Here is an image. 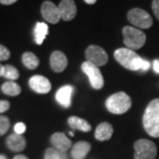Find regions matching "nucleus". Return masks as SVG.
Here are the masks:
<instances>
[{
    "label": "nucleus",
    "instance_id": "f257e3e1",
    "mask_svg": "<svg viewBox=\"0 0 159 159\" xmlns=\"http://www.w3.org/2000/svg\"><path fill=\"white\" fill-rule=\"evenodd\" d=\"M142 123L148 135L159 138V98L148 103L143 114Z\"/></svg>",
    "mask_w": 159,
    "mask_h": 159
},
{
    "label": "nucleus",
    "instance_id": "f03ea898",
    "mask_svg": "<svg viewBox=\"0 0 159 159\" xmlns=\"http://www.w3.org/2000/svg\"><path fill=\"white\" fill-rule=\"evenodd\" d=\"M114 57L125 68L131 71H141L144 59L128 48H120L114 52Z\"/></svg>",
    "mask_w": 159,
    "mask_h": 159
},
{
    "label": "nucleus",
    "instance_id": "7ed1b4c3",
    "mask_svg": "<svg viewBox=\"0 0 159 159\" xmlns=\"http://www.w3.org/2000/svg\"><path fill=\"white\" fill-rule=\"evenodd\" d=\"M106 108L113 114H123L132 106L131 97L125 92H118L107 98L105 102Z\"/></svg>",
    "mask_w": 159,
    "mask_h": 159
},
{
    "label": "nucleus",
    "instance_id": "20e7f679",
    "mask_svg": "<svg viewBox=\"0 0 159 159\" xmlns=\"http://www.w3.org/2000/svg\"><path fill=\"white\" fill-rule=\"evenodd\" d=\"M124 43L126 48L135 51L141 49L146 43V34L140 29L134 27L125 26L122 29Z\"/></svg>",
    "mask_w": 159,
    "mask_h": 159
},
{
    "label": "nucleus",
    "instance_id": "39448f33",
    "mask_svg": "<svg viewBox=\"0 0 159 159\" xmlns=\"http://www.w3.org/2000/svg\"><path fill=\"white\" fill-rule=\"evenodd\" d=\"M134 159H156L157 148L153 142L141 139L134 142Z\"/></svg>",
    "mask_w": 159,
    "mask_h": 159
},
{
    "label": "nucleus",
    "instance_id": "423d86ee",
    "mask_svg": "<svg viewBox=\"0 0 159 159\" xmlns=\"http://www.w3.org/2000/svg\"><path fill=\"white\" fill-rule=\"evenodd\" d=\"M128 21L137 28L142 29H148L153 25L152 17L148 12L141 8H133L127 12Z\"/></svg>",
    "mask_w": 159,
    "mask_h": 159
},
{
    "label": "nucleus",
    "instance_id": "0eeeda50",
    "mask_svg": "<svg viewBox=\"0 0 159 159\" xmlns=\"http://www.w3.org/2000/svg\"><path fill=\"white\" fill-rule=\"evenodd\" d=\"M81 70L89 77L93 89H101L103 87L104 80H103L102 73L98 66L89 61H85L81 65Z\"/></svg>",
    "mask_w": 159,
    "mask_h": 159
},
{
    "label": "nucleus",
    "instance_id": "6e6552de",
    "mask_svg": "<svg viewBox=\"0 0 159 159\" xmlns=\"http://www.w3.org/2000/svg\"><path fill=\"white\" fill-rule=\"evenodd\" d=\"M87 61H89L97 66H103L109 60L107 52L102 47L97 45H90L88 47L85 52Z\"/></svg>",
    "mask_w": 159,
    "mask_h": 159
},
{
    "label": "nucleus",
    "instance_id": "1a4fd4ad",
    "mask_svg": "<svg viewBox=\"0 0 159 159\" xmlns=\"http://www.w3.org/2000/svg\"><path fill=\"white\" fill-rule=\"evenodd\" d=\"M41 13L46 21L51 24H57L61 19L58 7L51 1H45L43 3L41 6Z\"/></svg>",
    "mask_w": 159,
    "mask_h": 159
},
{
    "label": "nucleus",
    "instance_id": "9d476101",
    "mask_svg": "<svg viewBox=\"0 0 159 159\" xmlns=\"http://www.w3.org/2000/svg\"><path fill=\"white\" fill-rule=\"evenodd\" d=\"M29 87L38 94H47L51 89L50 80L44 76L34 75L29 80Z\"/></svg>",
    "mask_w": 159,
    "mask_h": 159
},
{
    "label": "nucleus",
    "instance_id": "9b49d317",
    "mask_svg": "<svg viewBox=\"0 0 159 159\" xmlns=\"http://www.w3.org/2000/svg\"><path fill=\"white\" fill-rule=\"evenodd\" d=\"M61 19L65 21H70L75 18L77 7L74 0H62L58 6Z\"/></svg>",
    "mask_w": 159,
    "mask_h": 159
},
{
    "label": "nucleus",
    "instance_id": "f8f14e48",
    "mask_svg": "<svg viewBox=\"0 0 159 159\" xmlns=\"http://www.w3.org/2000/svg\"><path fill=\"white\" fill-rule=\"evenodd\" d=\"M51 69L56 73H61L67 66V57L59 51H55L52 52L50 58Z\"/></svg>",
    "mask_w": 159,
    "mask_h": 159
},
{
    "label": "nucleus",
    "instance_id": "ddd939ff",
    "mask_svg": "<svg viewBox=\"0 0 159 159\" xmlns=\"http://www.w3.org/2000/svg\"><path fill=\"white\" fill-rule=\"evenodd\" d=\"M74 93V87L66 85L61 87L56 93V99L63 107L68 108L72 103V96Z\"/></svg>",
    "mask_w": 159,
    "mask_h": 159
},
{
    "label": "nucleus",
    "instance_id": "4468645a",
    "mask_svg": "<svg viewBox=\"0 0 159 159\" xmlns=\"http://www.w3.org/2000/svg\"><path fill=\"white\" fill-rule=\"evenodd\" d=\"M51 144L53 148L57 149L59 152H66L72 147V142L63 133H55L51 138Z\"/></svg>",
    "mask_w": 159,
    "mask_h": 159
},
{
    "label": "nucleus",
    "instance_id": "2eb2a0df",
    "mask_svg": "<svg viewBox=\"0 0 159 159\" xmlns=\"http://www.w3.org/2000/svg\"><path fill=\"white\" fill-rule=\"evenodd\" d=\"M6 146L14 152L22 151L26 148V140L21 134H12L6 139Z\"/></svg>",
    "mask_w": 159,
    "mask_h": 159
},
{
    "label": "nucleus",
    "instance_id": "dca6fc26",
    "mask_svg": "<svg viewBox=\"0 0 159 159\" xmlns=\"http://www.w3.org/2000/svg\"><path fill=\"white\" fill-rule=\"evenodd\" d=\"M113 134V127L108 122H102L100 125H97L95 137L100 142H104L110 140Z\"/></svg>",
    "mask_w": 159,
    "mask_h": 159
},
{
    "label": "nucleus",
    "instance_id": "f3484780",
    "mask_svg": "<svg viewBox=\"0 0 159 159\" xmlns=\"http://www.w3.org/2000/svg\"><path fill=\"white\" fill-rule=\"evenodd\" d=\"M91 148L90 143L88 142H76L72 148L71 157L73 159H84Z\"/></svg>",
    "mask_w": 159,
    "mask_h": 159
},
{
    "label": "nucleus",
    "instance_id": "a211bd4d",
    "mask_svg": "<svg viewBox=\"0 0 159 159\" xmlns=\"http://www.w3.org/2000/svg\"><path fill=\"white\" fill-rule=\"evenodd\" d=\"M68 125L73 130H80L82 132H89L91 130L90 124L83 119L76 116H72L68 119Z\"/></svg>",
    "mask_w": 159,
    "mask_h": 159
},
{
    "label": "nucleus",
    "instance_id": "6ab92c4d",
    "mask_svg": "<svg viewBox=\"0 0 159 159\" xmlns=\"http://www.w3.org/2000/svg\"><path fill=\"white\" fill-rule=\"evenodd\" d=\"M48 33H49L48 25L43 22H37L34 29V42L38 45H41L46 38Z\"/></svg>",
    "mask_w": 159,
    "mask_h": 159
},
{
    "label": "nucleus",
    "instance_id": "aec40b11",
    "mask_svg": "<svg viewBox=\"0 0 159 159\" xmlns=\"http://www.w3.org/2000/svg\"><path fill=\"white\" fill-rule=\"evenodd\" d=\"M22 62L27 68L34 70L39 66L40 60L33 52L27 51L22 55Z\"/></svg>",
    "mask_w": 159,
    "mask_h": 159
},
{
    "label": "nucleus",
    "instance_id": "412c9836",
    "mask_svg": "<svg viewBox=\"0 0 159 159\" xmlns=\"http://www.w3.org/2000/svg\"><path fill=\"white\" fill-rule=\"evenodd\" d=\"M1 89L3 91V93H5L6 95H8V96H11V97L18 96L21 92V89H20V85L13 81L5 82L1 87Z\"/></svg>",
    "mask_w": 159,
    "mask_h": 159
},
{
    "label": "nucleus",
    "instance_id": "4be33fe9",
    "mask_svg": "<svg viewBox=\"0 0 159 159\" xmlns=\"http://www.w3.org/2000/svg\"><path fill=\"white\" fill-rule=\"evenodd\" d=\"M3 76L6 78V79L11 80H17L20 76V73L18 71V69L16 67H14L11 65H6L4 66V74Z\"/></svg>",
    "mask_w": 159,
    "mask_h": 159
},
{
    "label": "nucleus",
    "instance_id": "5701e85b",
    "mask_svg": "<svg viewBox=\"0 0 159 159\" xmlns=\"http://www.w3.org/2000/svg\"><path fill=\"white\" fill-rule=\"evenodd\" d=\"M10 128V120L6 116H0V136L6 134Z\"/></svg>",
    "mask_w": 159,
    "mask_h": 159
},
{
    "label": "nucleus",
    "instance_id": "b1692460",
    "mask_svg": "<svg viewBox=\"0 0 159 159\" xmlns=\"http://www.w3.org/2000/svg\"><path fill=\"white\" fill-rule=\"evenodd\" d=\"M44 159H61V152L55 148H48L44 154Z\"/></svg>",
    "mask_w": 159,
    "mask_h": 159
},
{
    "label": "nucleus",
    "instance_id": "393cba45",
    "mask_svg": "<svg viewBox=\"0 0 159 159\" xmlns=\"http://www.w3.org/2000/svg\"><path fill=\"white\" fill-rule=\"evenodd\" d=\"M11 52L4 45L0 44V61H6L10 58Z\"/></svg>",
    "mask_w": 159,
    "mask_h": 159
},
{
    "label": "nucleus",
    "instance_id": "a878e982",
    "mask_svg": "<svg viewBox=\"0 0 159 159\" xmlns=\"http://www.w3.org/2000/svg\"><path fill=\"white\" fill-rule=\"evenodd\" d=\"M14 131L18 134H22L23 133L26 131V125L23 123H17L14 125Z\"/></svg>",
    "mask_w": 159,
    "mask_h": 159
},
{
    "label": "nucleus",
    "instance_id": "bb28decb",
    "mask_svg": "<svg viewBox=\"0 0 159 159\" xmlns=\"http://www.w3.org/2000/svg\"><path fill=\"white\" fill-rule=\"evenodd\" d=\"M152 10L154 14L159 20V0H153L152 2Z\"/></svg>",
    "mask_w": 159,
    "mask_h": 159
},
{
    "label": "nucleus",
    "instance_id": "cd10ccee",
    "mask_svg": "<svg viewBox=\"0 0 159 159\" xmlns=\"http://www.w3.org/2000/svg\"><path fill=\"white\" fill-rule=\"evenodd\" d=\"M10 108V102L5 100H0V113L5 112Z\"/></svg>",
    "mask_w": 159,
    "mask_h": 159
},
{
    "label": "nucleus",
    "instance_id": "c85d7f7f",
    "mask_svg": "<svg viewBox=\"0 0 159 159\" xmlns=\"http://www.w3.org/2000/svg\"><path fill=\"white\" fill-rule=\"evenodd\" d=\"M150 67V63L148 62V60H145L144 59V62H143V65H142V68L141 71L142 72H146V71H148V69Z\"/></svg>",
    "mask_w": 159,
    "mask_h": 159
},
{
    "label": "nucleus",
    "instance_id": "c756f323",
    "mask_svg": "<svg viewBox=\"0 0 159 159\" xmlns=\"http://www.w3.org/2000/svg\"><path fill=\"white\" fill-rule=\"evenodd\" d=\"M18 0H0V4L5 5V6H9V5H12L15 2H17Z\"/></svg>",
    "mask_w": 159,
    "mask_h": 159
},
{
    "label": "nucleus",
    "instance_id": "7c9ffc66",
    "mask_svg": "<svg viewBox=\"0 0 159 159\" xmlns=\"http://www.w3.org/2000/svg\"><path fill=\"white\" fill-rule=\"evenodd\" d=\"M153 68H154V71H155L157 74H159V60L158 59H155V60H154Z\"/></svg>",
    "mask_w": 159,
    "mask_h": 159
},
{
    "label": "nucleus",
    "instance_id": "2f4dec72",
    "mask_svg": "<svg viewBox=\"0 0 159 159\" xmlns=\"http://www.w3.org/2000/svg\"><path fill=\"white\" fill-rule=\"evenodd\" d=\"M13 159H29L26 156H24V155H17V156H15Z\"/></svg>",
    "mask_w": 159,
    "mask_h": 159
},
{
    "label": "nucleus",
    "instance_id": "473e14b6",
    "mask_svg": "<svg viewBox=\"0 0 159 159\" xmlns=\"http://www.w3.org/2000/svg\"><path fill=\"white\" fill-rule=\"evenodd\" d=\"M84 1L89 5H94L97 2V0H84Z\"/></svg>",
    "mask_w": 159,
    "mask_h": 159
},
{
    "label": "nucleus",
    "instance_id": "72a5a7b5",
    "mask_svg": "<svg viewBox=\"0 0 159 159\" xmlns=\"http://www.w3.org/2000/svg\"><path fill=\"white\" fill-rule=\"evenodd\" d=\"M3 74H4V66L0 64V77L3 76Z\"/></svg>",
    "mask_w": 159,
    "mask_h": 159
},
{
    "label": "nucleus",
    "instance_id": "f704fd0d",
    "mask_svg": "<svg viewBox=\"0 0 159 159\" xmlns=\"http://www.w3.org/2000/svg\"><path fill=\"white\" fill-rule=\"evenodd\" d=\"M61 159H67V157H66V155L64 153V152H61Z\"/></svg>",
    "mask_w": 159,
    "mask_h": 159
},
{
    "label": "nucleus",
    "instance_id": "c9c22d12",
    "mask_svg": "<svg viewBox=\"0 0 159 159\" xmlns=\"http://www.w3.org/2000/svg\"><path fill=\"white\" fill-rule=\"evenodd\" d=\"M0 159H6V157L5 156H3V155H0Z\"/></svg>",
    "mask_w": 159,
    "mask_h": 159
},
{
    "label": "nucleus",
    "instance_id": "e433bc0d",
    "mask_svg": "<svg viewBox=\"0 0 159 159\" xmlns=\"http://www.w3.org/2000/svg\"><path fill=\"white\" fill-rule=\"evenodd\" d=\"M69 134H70L71 136H74V133H73V132H69Z\"/></svg>",
    "mask_w": 159,
    "mask_h": 159
}]
</instances>
